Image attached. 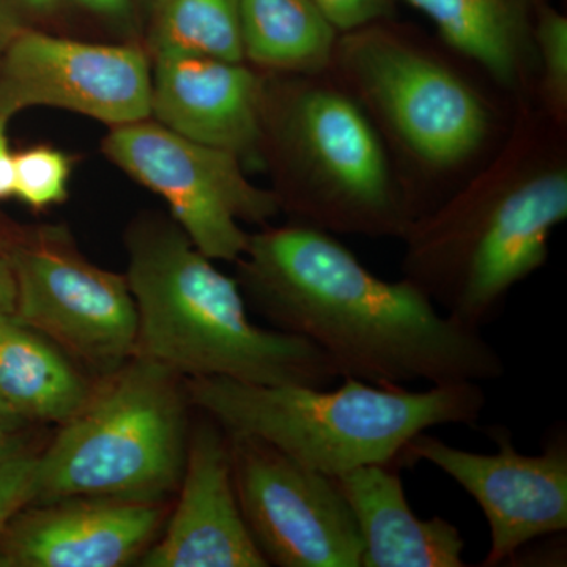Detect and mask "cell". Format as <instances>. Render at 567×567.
<instances>
[{
    "label": "cell",
    "mask_w": 567,
    "mask_h": 567,
    "mask_svg": "<svg viewBox=\"0 0 567 567\" xmlns=\"http://www.w3.org/2000/svg\"><path fill=\"white\" fill-rule=\"evenodd\" d=\"M17 287H14L13 270H11L9 254L0 251V312L13 315Z\"/></svg>",
    "instance_id": "obj_27"
},
{
    "label": "cell",
    "mask_w": 567,
    "mask_h": 567,
    "mask_svg": "<svg viewBox=\"0 0 567 567\" xmlns=\"http://www.w3.org/2000/svg\"><path fill=\"white\" fill-rule=\"evenodd\" d=\"M137 354L192 379L327 388L341 379L315 344L249 319L237 279L224 275L181 227L145 224L128 241Z\"/></svg>",
    "instance_id": "obj_3"
},
{
    "label": "cell",
    "mask_w": 567,
    "mask_h": 567,
    "mask_svg": "<svg viewBox=\"0 0 567 567\" xmlns=\"http://www.w3.org/2000/svg\"><path fill=\"white\" fill-rule=\"evenodd\" d=\"M59 0H0V50L13 37L50 17Z\"/></svg>",
    "instance_id": "obj_25"
},
{
    "label": "cell",
    "mask_w": 567,
    "mask_h": 567,
    "mask_svg": "<svg viewBox=\"0 0 567 567\" xmlns=\"http://www.w3.org/2000/svg\"><path fill=\"white\" fill-rule=\"evenodd\" d=\"M71 162L58 148L40 145L14 155L13 196L29 207L62 204L69 196Z\"/></svg>",
    "instance_id": "obj_22"
},
{
    "label": "cell",
    "mask_w": 567,
    "mask_h": 567,
    "mask_svg": "<svg viewBox=\"0 0 567 567\" xmlns=\"http://www.w3.org/2000/svg\"><path fill=\"white\" fill-rule=\"evenodd\" d=\"M2 51L0 118L33 106L76 112L114 128L151 117L152 69L137 48L28 29Z\"/></svg>",
    "instance_id": "obj_12"
},
{
    "label": "cell",
    "mask_w": 567,
    "mask_h": 567,
    "mask_svg": "<svg viewBox=\"0 0 567 567\" xmlns=\"http://www.w3.org/2000/svg\"><path fill=\"white\" fill-rule=\"evenodd\" d=\"M566 218L565 159L522 122L487 171L415 219L404 237V278L451 320L481 331L511 289L547 262Z\"/></svg>",
    "instance_id": "obj_2"
},
{
    "label": "cell",
    "mask_w": 567,
    "mask_h": 567,
    "mask_svg": "<svg viewBox=\"0 0 567 567\" xmlns=\"http://www.w3.org/2000/svg\"><path fill=\"white\" fill-rule=\"evenodd\" d=\"M245 61L286 73L331 69L339 32L312 0H240Z\"/></svg>",
    "instance_id": "obj_19"
},
{
    "label": "cell",
    "mask_w": 567,
    "mask_h": 567,
    "mask_svg": "<svg viewBox=\"0 0 567 567\" xmlns=\"http://www.w3.org/2000/svg\"><path fill=\"white\" fill-rule=\"evenodd\" d=\"M6 118H0V199L13 196L14 153L10 151Z\"/></svg>",
    "instance_id": "obj_26"
},
{
    "label": "cell",
    "mask_w": 567,
    "mask_h": 567,
    "mask_svg": "<svg viewBox=\"0 0 567 567\" xmlns=\"http://www.w3.org/2000/svg\"><path fill=\"white\" fill-rule=\"evenodd\" d=\"M533 47L548 117L561 126L567 118V18L546 2L536 13Z\"/></svg>",
    "instance_id": "obj_21"
},
{
    "label": "cell",
    "mask_w": 567,
    "mask_h": 567,
    "mask_svg": "<svg viewBox=\"0 0 567 567\" xmlns=\"http://www.w3.org/2000/svg\"><path fill=\"white\" fill-rule=\"evenodd\" d=\"M185 404L177 374L136 353L37 456L31 505L69 496L162 502L185 468Z\"/></svg>",
    "instance_id": "obj_5"
},
{
    "label": "cell",
    "mask_w": 567,
    "mask_h": 567,
    "mask_svg": "<svg viewBox=\"0 0 567 567\" xmlns=\"http://www.w3.org/2000/svg\"><path fill=\"white\" fill-rule=\"evenodd\" d=\"M159 503L69 496L29 505L0 536V567H121L151 547Z\"/></svg>",
    "instance_id": "obj_13"
},
{
    "label": "cell",
    "mask_w": 567,
    "mask_h": 567,
    "mask_svg": "<svg viewBox=\"0 0 567 567\" xmlns=\"http://www.w3.org/2000/svg\"><path fill=\"white\" fill-rule=\"evenodd\" d=\"M399 470L364 465L334 477L363 543L361 567L466 566L462 533L446 518L417 517Z\"/></svg>",
    "instance_id": "obj_16"
},
{
    "label": "cell",
    "mask_w": 567,
    "mask_h": 567,
    "mask_svg": "<svg viewBox=\"0 0 567 567\" xmlns=\"http://www.w3.org/2000/svg\"><path fill=\"white\" fill-rule=\"evenodd\" d=\"M498 446L494 454L472 453L443 440L416 435L399 457V466L425 461L456 481L472 496L491 528V550L483 566L505 565L536 539L567 529V435L547 439L537 456L520 454L506 427H487Z\"/></svg>",
    "instance_id": "obj_11"
},
{
    "label": "cell",
    "mask_w": 567,
    "mask_h": 567,
    "mask_svg": "<svg viewBox=\"0 0 567 567\" xmlns=\"http://www.w3.org/2000/svg\"><path fill=\"white\" fill-rule=\"evenodd\" d=\"M227 435L238 505L268 566L361 567L363 543L334 477L256 436Z\"/></svg>",
    "instance_id": "obj_9"
},
{
    "label": "cell",
    "mask_w": 567,
    "mask_h": 567,
    "mask_svg": "<svg viewBox=\"0 0 567 567\" xmlns=\"http://www.w3.org/2000/svg\"><path fill=\"white\" fill-rule=\"evenodd\" d=\"M238 262L246 300L276 330L322 350L341 379L405 386L505 374L481 331L443 315L409 279H380L322 229L297 223L249 235Z\"/></svg>",
    "instance_id": "obj_1"
},
{
    "label": "cell",
    "mask_w": 567,
    "mask_h": 567,
    "mask_svg": "<svg viewBox=\"0 0 567 567\" xmlns=\"http://www.w3.org/2000/svg\"><path fill=\"white\" fill-rule=\"evenodd\" d=\"M320 76L303 74L278 112L276 137L297 182L281 205L324 233L404 238L416 212L379 133L344 87Z\"/></svg>",
    "instance_id": "obj_6"
},
{
    "label": "cell",
    "mask_w": 567,
    "mask_h": 567,
    "mask_svg": "<svg viewBox=\"0 0 567 567\" xmlns=\"http://www.w3.org/2000/svg\"><path fill=\"white\" fill-rule=\"evenodd\" d=\"M103 151L118 169L163 197L183 234L208 259H240L249 240L240 223H264L278 212L276 194L252 185L237 155L158 122L115 126Z\"/></svg>",
    "instance_id": "obj_8"
},
{
    "label": "cell",
    "mask_w": 567,
    "mask_h": 567,
    "mask_svg": "<svg viewBox=\"0 0 567 567\" xmlns=\"http://www.w3.org/2000/svg\"><path fill=\"white\" fill-rule=\"evenodd\" d=\"M92 391L50 339L0 312V398L25 421L63 424Z\"/></svg>",
    "instance_id": "obj_18"
},
{
    "label": "cell",
    "mask_w": 567,
    "mask_h": 567,
    "mask_svg": "<svg viewBox=\"0 0 567 567\" xmlns=\"http://www.w3.org/2000/svg\"><path fill=\"white\" fill-rule=\"evenodd\" d=\"M28 421L0 398V439L18 435Z\"/></svg>",
    "instance_id": "obj_29"
},
{
    "label": "cell",
    "mask_w": 567,
    "mask_h": 567,
    "mask_svg": "<svg viewBox=\"0 0 567 567\" xmlns=\"http://www.w3.org/2000/svg\"><path fill=\"white\" fill-rule=\"evenodd\" d=\"M84 9L104 17H125L132 9L134 0H76Z\"/></svg>",
    "instance_id": "obj_28"
},
{
    "label": "cell",
    "mask_w": 567,
    "mask_h": 567,
    "mask_svg": "<svg viewBox=\"0 0 567 567\" xmlns=\"http://www.w3.org/2000/svg\"><path fill=\"white\" fill-rule=\"evenodd\" d=\"M151 115L244 162L262 145L264 81L244 62L185 51L153 54Z\"/></svg>",
    "instance_id": "obj_15"
},
{
    "label": "cell",
    "mask_w": 567,
    "mask_h": 567,
    "mask_svg": "<svg viewBox=\"0 0 567 567\" xmlns=\"http://www.w3.org/2000/svg\"><path fill=\"white\" fill-rule=\"evenodd\" d=\"M336 31L346 33L394 14L395 0H312Z\"/></svg>",
    "instance_id": "obj_24"
},
{
    "label": "cell",
    "mask_w": 567,
    "mask_h": 567,
    "mask_svg": "<svg viewBox=\"0 0 567 567\" xmlns=\"http://www.w3.org/2000/svg\"><path fill=\"white\" fill-rule=\"evenodd\" d=\"M22 450H24V447H22L20 436H3V439H0V462L13 456V454L20 453Z\"/></svg>",
    "instance_id": "obj_30"
},
{
    "label": "cell",
    "mask_w": 567,
    "mask_h": 567,
    "mask_svg": "<svg viewBox=\"0 0 567 567\" xmlns=\"http://www.w3.org/2000/svg\"><path fill=\"white\" fill-rule=\"evenodd\" d=\"M435 25L453 50L498 84L517 89L533 61V25L544 0H404Z\"/></svg>",
    "instance_id": "obj_17"
},
{
    "label": "cell",
    "mask_w": 567,
    "mask_h": 567,
    "mask_svg": "<svg viewBox=\"0 0 567 567\" xmlns=\"http://www.w3.org/2000/svg\"><path fill=\"white\" fill-rule=\"evenodd\" d=\"M383 22L342 33L331 66L415 162L436 171L465 163L491 132L486 103L456 71Z\"/></svg>",
    "instance_id": "obj_7"
},
{
    "label": "cell",
    "mask_w": 567,
    "mask_h": 567,
    "mask_svg": "<svg viewBox=\"0 0 567 567\" xmlns=\"http://www.w3.org/2000/svg\"><path fill=\"white\" fill-rule=\"evenodd\" d=\"M342 379L330 390L203 377L189 380L186 395L227 434L256 436L331 477L364 465L399 466L416 435L439 425L476 424L486 406L475 382L410 391Z\"/></svg>",
    "instance_id": "obj_4"
},
{
    "label": "cell",
    "mask_w": 567,
    "mask_h": 567,
    "mask_svg": "<svg viewBox=\"0 0 567 567\" xmlns=\"http://www.w3.org/2000/svg\"><path fill=\"white\" fill-rule=\"evenodd\" d=\"M37 456L24 450L0 462V536L33 499Z\"/></svg>",
    "instance_id": "obj_23"
},
{
    "label": "cell",
    "mask_w": 567,
    "mask_h": 567,
    "mask_svg": "<svg viewBox=\"0 0 567 567\" xmlns=\"http://www.w3.org/2000/svg\"><path fill=\"white\" fill-rule=\"evenodd\" d=\"M9 257L21 323L104 374L136 354L137 309L126 276L54 238L17 246Z\"/></svg>",
    "instance_id": "obj_10"
},
{
    "label": "cell",
    "mask_w": 567,
    "mask_h": 567,
    "mask_svg": "<svg viewBox=\"0 0 567 567\" xmlns=\"http://www.w3.org/2000/svg\"><path fill=\"white\" fill-rule=\"evenodd\" d=\"M153 54L185 51L245 62L240 0H153Z\"/></svg>",
    "instance_id": "obj_20"
},
{
    "label": "cell",
    "mask_w": 567,
    "mask_h": 567,
    "mask_svg": "<svg viewBox=\"0 0 567 567\" xmlns=\"http://www.w3.org/2000/svg\"><path fill=\"white\" fill-rule=\"evenodd\" d=\"M181 496L144 567H267L234 486L229 435L208 416L188 440Z\"/></svg>",
    "instance_id": "obj_14"
}]
</instances>
